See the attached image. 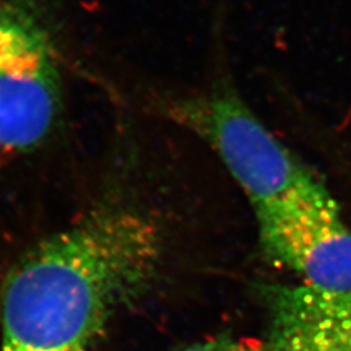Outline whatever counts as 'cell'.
<instances>
[{"instance_id":"6da1fadb","label":"cell","mask_w":351,"mask_h":351,"mask_svg":"<svg viewBox=\"0 0 351 351\" xmlns=\"http://www.w3.org/2000/svg\"><path fill=\"white\" fill-rule=\"evenodd\" d=\"M160 258L147 215L98 206L16 264L1 295L0 351H90L149 290Z\"/></svg>"},{"instance_id":"7a4b0ae2","label":"cell","mask_w":351,"mask_h":351,"mask_svg":"<svg viewBox=\"0 0 351 351\" xmlns=\"http://www.w3.org/2000/svg\"><path fill=\"white\" fill-rule=\"evenodd\" d=\"M145 107L211 149L255 215L328 190L308 164L264 124L228 77L202 88L154 91Z\"/></svg>"},{"instance_id":"3957f363","label":"cell","mask_w":351,"mask_h":351,"mask_svg":"<svg viewBox=\"0 0 351 351\" xmlns=\"http://www.w3.org/2000/svg\"><path fill=\"white\" fill-rule=\"evenodd\" d=\"M60 60L46 0H0V151L34 150L58 125Z\"/></svg>"},{"instance_id":"277c9868","label":"cell","mask_w":351,"mask_h":351,"mask_svg":"<svg viewBox=\"0 0 351 351\" xmlns=\"http://www.w3.org/2000/svg\"><path fill=\"white\" fill-rule=\"evenodd\" d=\"M255 216L269 262L295 272L306 285L351 291V230L329 190Z\"/></svg>"},{"instance_id":"5b68a950","label":"cell","mask_w":351,"mask_h":351,"mask_svg":"<svg viewBox=\"0 0 351 351\" xmlns=\"http://www.w3.org/2000/svg\"><path fill=\"white\" fill-rule=\"evenodd\" d=\"M264 351H351V291L264 285Z\"/></svg>"},{"instance_id":"8992f818","label":"cell","mask_w":351,"mask_h":351,"mask_svg":"<svg viewBox=\"0 0 351 351\" xmlns=\"http://www.w3.org/2000/svg\"><path fill=\"white\" fill-rule=\"evenodd\" d=\"M182 351H264V343L254 337L219 336L206 339Z\"/></svg>"}]
</instances>
